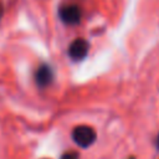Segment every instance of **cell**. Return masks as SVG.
Listing matches in <instances>:
<instances>
[{
	"label": "cell",
	"mask_w": 159,
	"mask_h": 159,
	"mask_svg": "<svg viewBox=\"0 0 159 159\" xmlns=\"http://www.w3.org/2000/svg\"><path fill=\"white\" fill-rule=\"evenodd\" d=\"M97 134L93 128L88 125H78L72 132V139L81 148H88L94 143Z\"/></svg>",
	"instance_id": "cell-1"
},
{
	"label": "cell",
	"mask_w": 159,
	"mask_h": 159,
	"mask_svg": "<svg viewBox=\"0 0 159 159\" xmlns=\"http://www.w3.org/2000/svg\"><path fill=\"white\" fill-rule=\"evenodd\" d=\"M60 17L67 25H76L81 21V10L76 5H66L60 9Z\"/></svg>",
	"instance_id": "cell-2"
},
{
	"label": "cell",
	"mask_w": 159,
	"mask_h": 159,
	"mask_svg": "<svg viewBox=\"0 0 159 159\" xmlns=\"http://www.w3.org/2000/svg\"><path fill=\"white\" fill-rule=\"evenodd\" d=\"M88 52V43L83 39H76L68 47V55L72 60L80 61L82 60Z\"/></svg>",
	"instance_id": "cell-3"
},
{
	"label": "cell",
	"mask_w": 159,
	"mask_h": 159,
	"mask_svg": "<svg viewBox=\"0 0 159 159\" xmlns=\"http://www.w3.org/2000/svg\"><path fill=\"white\" fill-rule=\"evenodd\" d=\"M35 80L39 87H46L48 86L53 80V72L48 65H41L35 75Z\"/></svg>",
	"instance_id": "cell-4"
},
{
	"label": "cell",
	"mask_w": 159,
	"mask_h": 159,
	"mask_svg": "<svg viewBox=\"0 0 159 159\" xmlns=\"http://www.w3.org/2000/svg\"><path fill=\"white\" fill-rule=\"evenodd\" d=\"M61 159H78V155H77V153H73V152H71V153H65V154L61 157Z\"/></svg>",
	"instance_id": "cell-5"
},
{
	"label": "cell",
	"mask_w": 159,
	"mask_h": 159,
	"mask_svg": "<svg viewBox=\"0 0 159 159\" xmlns=\"http://www.w3.org/2000/svg\"><path fill=\"white\" fill-rule=\"evenodd\" d=\"M2 14H4V7H2V4L0 2V19L2 17Z\"/></svg>",
	"instance_id": "cell-6"
}]
</instances>
